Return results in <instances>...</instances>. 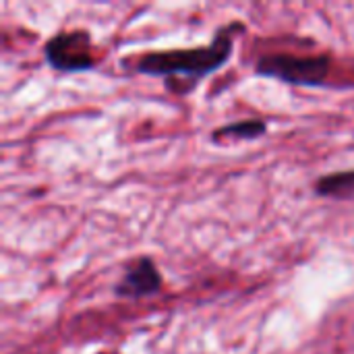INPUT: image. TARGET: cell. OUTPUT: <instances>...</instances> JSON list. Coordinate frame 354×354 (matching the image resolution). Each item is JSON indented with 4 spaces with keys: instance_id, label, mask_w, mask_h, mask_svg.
Wrapping results in <instances>:
<instances>
[{
    "instance_id": "6da1fadb",
    "label": "cell",
    "mask_w": 354,
    "mask_h": 354,
    "mask_svg": "<svg viewBox=\"0 0 354 354\" xmlns=\"http://www.w3.org/2000/svg\"><path fill=\"white\" fill-rule=\"evenodd\" d=\"M241 33H245V25L241 21H232L220 27L205 46L147 52L139 56L131 68L139 75L162 77L172 93L187 95L201 79L216 73L230 60Z\"/></svg>"
},
{
    "instance_id": "7a4b0ae2",
    "label": "cell",
    "mask_w": 354,
    "mask_h": 354,
    "mask_svg": "<svg viewBox=\"0 0 354 354\" xmlns=\"http://www.w3.org/2000/svg\"><path fill=\"white\" fill-rule=\"evenodd\" d=\"M332 68V60L328 54H311V56H299V54H286V52H274L263 54L255 62V75L278 79L288 85H301V87H319L326 83Z\"/></svg>"
},
{
    "instance_id": "3957f363",
    "label": "cell",
    "mask_w": 354,
    "mask_h": 354,
    "mask_svg": "<svg viewBox=\"0 0 354 354\" xmlns=\"http://www.w3.org/2000/svg\"><path fill=\"white\" fill-rule=\"evenodd\" d=\"M46 62L60 73H83L95 66L93 41L87 29L58 31L44 44Z\"/></svg>"
},
{
    "instance_id": "277c9868",
    "label": "cell",
    "mask_w": 354,
    "mask_h": 354,
    "mask_svg": "<svg viewBox=\"0 0 354 354\" xmlns=\"http://www.w3.org/2000/svg\"><path fill=\"white\" fill-rule=\"evenodd\" d=\"M164 280L151 257H139L127 266L114 292L120 299H143L153 297L162 290Z\"/></svg>"
},
{
    "instance_id": "5b68a950",
    "label": "cell",
    "mask_w": 354,
    "mask_h": 354,
    "mask_svg": "<svg viewBox=\"0 0 354 354\" xmlns=\"http://www.w3.org/2000/svg\"><path fill=\"white\" fill-rule=\"evenodd\" d=\"M268 133V122L259 118H245L224 124L212 133V141H253Z\"/></svg>"
},
{
    "instance_id": "8992f818",
    "label": "cell",
    "mask_w": 354,
    "mask_h": 354,
    "mask_svg": "<svg viewBox=\"0 0 354 354\" xmlns=\"http://www.w3.org/2000/svg\"><path fill=\"white\" fill-rule=\"evenodd\" d=\"M313 191L319 197L332 199H353L354 197V170L332 172L313 183Z\"/></svg>"
}]
</instances>
